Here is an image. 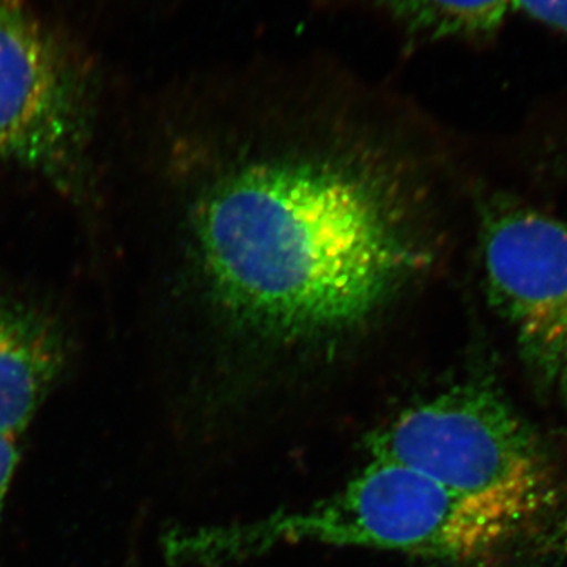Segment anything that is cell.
<instances>
[{
  "label": "cell",
  "mask_w": 567,
  "mask_h": 567,
  "mask_svg": "<svg viewBox=\"0 0 567 567\" xmlns=\"http://www.w3.org/2000/svg\"><path fill=\"white\" fill-rule=\"evenodd\" d=\"M171 305L233 412L440 333L472 178L442 122L319 63L240 70L174 133Z\"/></svg>",
  "instance_id": "6da1fadb"
},
{
  "label": "cell",
  "mask_w": 567,
  "mask_h": 567,
  "mask_svg": "<svg viewBox=\"0 0 567 567\" xmlns=\"http://www.w3.org/2000/svg\"><path fill=\"white\" fill-rule=\"evenodd\" d=\"M520 529L393 462L372 458L344 487L303 509L175 537V557L203 566L293 544L395 551L462 567L505 558Z\"/></svg>",
  "instance_id": "7a4b0ae2"
},
{
  "label": "cell",
  "mask_w": 567,
  "mask_h": 567,
  "mask_svg": "<svg viewBox=\"0 0 567 567\" xmlns=\"http://www.w3.org/2000/svg\"><path fill=\"white\" fill-rule=\"evenodd\" d=\"M371 458L393 462L524 532L557 499L536 432L487 372L458 377L369 435Z\"/></svg>",
  "instance_id": "3957f363"
},
{
  "label": "cell",
  "mask_w": 567,
  "mask_h": 567,
  "mask_svg": "<svg viewBox=\"0 0 567 567\" xmlns=\"http://www.w3.org/2000/svg\"><path fill=\"white\" fill-rule=\"evenodd\" d=\"M472 234L488 306L529 374L554 386L567 352V219L473 181Z\"/></svg>",
  "instance_id": "277c9868"
},
{
  "label": "cell",
  "mask_w": 567,
  "mask_h": 567,
  "mask_svg": "<svg viewBox=\"0 0 567 567\" xmlns=\"http://www.w3.org/2000/svg\"><path fill=\"white\" fill-rule=\"evenodd\" d=\"M89 117L65 52L25 0H0V158L66 185L84 163Z\"/></svg>",
  "instance_id": "5b68a950"
},
{
  "label": "cell",
  "mask_w": 567,
  "mask_h": 567,
  "mask_svg": "<svg viewBox=\"0 0 567 567\" xmlns=\"http://www.w3.org/2000/svg\"><path fill=\"white\" fill-rule=\"evenodd\" d=\"M66 350L50 317L0 300V434L18 439L61 375Z\"/></svg>",
  "instance_id": "8992f818"
},
{
  "label": "cell",
  "mask_w": 567,
  "mask_h": 567,
  "mask_svg": "<svg viewBox=\"0 0 567 567\" xmlns=\"http://www.w3.org/2000/svg\"><path fill=\"white\" fill-rule=\"evenodd\" d=\"M393 22L413 43L492 39L513 0H354Z\"/></svg>",
  "instance_id": "52a82bcc"
},
{
  "label": "cell",
  "mask_w": 567,
  "mask_h": 567,
  "mask_svg": "<svg viewBox=\"0 0 567 567\" xmlns=\"http://www.w3.org/2000/svg\"><path fill=\"white\" fill-rule=\"evenodd\" d=\"M513 10L567 33V0H513Z\"/></svg>",
  "instance_id": "ba28073f"
},
{
  "label": "cell",
  "mask_w": 567,
  "mask_h": 567,
  "mask_svg": "<svg viewBox=\"0 0 567 567\" xmlns=\"http://www.w3.org/2000/svg\"><path fill=\"white\" fill-rule=\"evenodd\" d=\"M18 461H20L18 439L0 434V516H2L3 506H6L7 494H9Z\"/></svg>",
  "instance_id": "9c48e42d"
},
{
  "label": "cell",
  "mask_w": 567,
  "mask_h": 567,
  "mask_svg": "<svg viewBox=\"0 0 567 567\" xmlns=\"http://www.w3.org/2000/svg\"><path fill=\"white\" fill-rule=\"evenodd\" d=\"M554 386L557 388L563 402L567 405V352L559 364L557 377H555Z\"/></svg>",
  "instance_id": "30bf717a"
},
{
  "label": "cell",
  "mask_w": 567,
  "mask_h": 567,
  "mask_svg": "<svg viewBox=\"0 0 567 567\" xmlns=\"http://www.w3.org/2000/svg\"><path fill=\"white\" fill-rule=\"evenodd\" d=\"M558 546L561 554L567 558V520L559 528Z\"/></svg>",
  "instance_id": "8fae6325"
}]
</instances>
